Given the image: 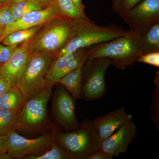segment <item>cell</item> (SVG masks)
<instances>
[{
  "mask_svg": "<svg viewBox=\"0 0 159 159\" xmlns=\"http://www.w3.org/2000/svg\"><path fill=\"white\" fill-rule=\"evenodd\" d=\"M74 20L59 16L43 26L30 40V51L56 55L70 38Z\"/></svg>",
  "mask_w": 159,
  "mask_h": 159,
  "instance_id": "obj_4",
  "label": "cell"
},
{
  "mask_svg": "<svg viewBox=\"0 0 159 159\" xmlns=\"http://www.w3.org/2000/svg\"><path fill=\"white\" fill-rule=\"evenodd\" d=\"M30 40L17 47L8 61L0 68V77L12 84H16L29 64L31 54L29 49Z\"/></svg>",
  "mask_w": 159,
  "mask_h": 159,
  "instance_id": "obj_14",
  "label": "cell"
},
{
  "mask_svg": "<svg viewBox=\"0 0 159 159\" xmlns=\"http://www.w3.org/2000/svg\"><path fill=\"white\" fill-rule=\"evenodd\" d=\"M120 17L130 29L141 34L159 22V0H142Z\"/></svg>",
  "mask_w": 159,
  "mask_h": 159,
  "instance_id": "obj_9",
  "label": "cell"
},
{
  "mask_svg": "<svg viewBox=\"0 0 159 159\" xmlns=\"http://www.w3.org/2000/svg\"><path fill=\"white\" fill-rule=\"evenodd\" d=\"M43 26L13 31L4 38L1 43L6 46L18 47L31 39Z\"/></svg>",
  "mask_w": 159,
  "mask_h": 159,
  "instance_id": "obj_19",
  "label": "cell"
},
{
  "mask_svg": "<svg viewBox=\"0 0 159 159\" xmlns=\"http://www.w3.org/2000/svg\"><path fill=\"white\" fill-rule=\"evenodd\" d=\"M53 2L61 16L73 20L87 17L77 9L72 0H53Z\"/></svg>",
  "mask_w": 159,
  "mask_h": 159,
  "instance_id": "obj_23",
  "label": "cell"
},
{
  "mask_svg": "<svg viewBox=\"0 0 159 159\" xmlns=\"http://www.w3.org/2000/svg\"><path fill=\"white\" fill-rule=\"evenodd\" d=\"M143 54L159 52V22L149 26L141 33Z\"/></svg>",
  "mask_w": 159,
  "mask_h": 159,
  "instance_id": "obj_18",
  "label": "cell"
},
{
  "mask_svg": "<svg viewBox=\"0 0 159 159\" xmlns=\"http://www.w3.org/2000/svg\"><path fill=\"white\" fill-rule=\"evenodd\" d=\"M111 65L112 62L108 58L87 59L82 67L81 98L90 101L104 96L107 91L106 73Z\"/></svg>",
  "mask_w": 159,
  "mask_h": 159,
  "instance_id": "obj_7",
  "label": "cell"
},
{
  "mask_svg": "<svg viewBox=\"0 0 159 159\" xmlns=\"http://www.w3.org/2000/svg\"><path fill=\"white\" fill-rule=\"evenodd\" d=\"M51 134L73 159H86L100 148V139L89 119L80 122L78 128L74 130L62 132L56 129Z\"/></svg>",
  "mask_w": 159,
  "mask_h": 159,
  "instance_id": "obj_3",
  "label": "cell"
},
{
  "mask_svg": "<svg viewBox=\"0 0 159 159\" xmlns=\"http://www.w3.org/2000/svg\"><path fill=\"white\" fill-rule=\"evenodd\" d=\"M20 112L0 107L1 135H5L11 131L16 130V122Z\"/></svg>",
  "mask_w": 159,
  "mask_h": 159,
  "instance_id": "obj_21",
  "label": "cell"
},
{
  "mask_svg": "<svg viewBox=\"0 0 159 159\" xmlns=\"http://www.w3.org/2000/svg\"><path fill=\"white\" fill-rule=\"evenodd\" d=\"M10 4L6 2L0 8V28L4 29L5 27L15 20L10 10Z\"/></svg>",
  "mask_w": 159,
  "mask_h": 159,
  "instance_id": "obj_26",
  "label": "cell"
},
{
  "mask_svg": "<svg viewBox=\"0 0 159 159\" xmlns=\"http://www.w3.org/2000/svg\"><path fill=\"white\" fill-rule=\"evenodd\" d=\"M83 66L66 74L57 83L63 86L75 99H80L82 96Z\"/></svg>",
  "mask_w": 159,
  "mask_h": 159,
  "instance_id": "obj_16",
  "label": "cell"
},
{
  "mask_svg": "<svg viewBox=\"0 0 159 159\" xmlns=\"http://www.w3.org/2000/svg\"><path fill=\"white\" fill-rule=\"evenodd\" d=\"M56 57V54L52 53H31L25 70L16 84L22 93L25 101L50 86L48 85L46 76Z\"/></svg>",
  "mask_w": 159,
  "mask_h": 159,
  "instance_id": "obj_5",
  "label": "cell"
},
{
  "mask_svg": "<svg viewBox=\"0 0 159 159\" xmlns=\"http://www.w3.org/2000/svg\"><path fill=\"white\" fill-rule=\"evenodd\" d=\"M89 51V48H84L55 57L46 76L48 85L54 86L66 74L83 65L88 59Z\"/></svg>",
  "mask_w": 159,
  "mask_h": 159,
  "instance_id": "obj_11",
  "label": "cell"
},
{
  "mask_svg": "<svg viewBox=\"0 0 159 159\" xmlns=\"http://www.w3.org/2000/svg\"><path fill=\"white\" fill-rule=\"evenodd\" d=\"M43 153L26 156L27 159H73L72 156L60 144L55 141L51 148Z\"/></svg>",
  "mask_w": 159,
  "mask_h": 159,
  "instance_id": "obj_20",
  "label": "cell"
},
{
  "mask_svg": "<svg viewBox=\"0 0 159 159\" xmlns=\"http://www.w3.org/2000/svg\"><path fill=\"white\" fill-rule=\"evenodd\" d=\"M36 0H27L10 4V10L15 20L34 10L43 9Z\"/></svg>",
  "mask_w": 159,
  "mask_h": 159,
  "instance_id": "obj_22",
  "label": "cell"
},
{
  "mask_svg": "<svg viewBox=\"0 0 159 159\" xmlns=\"http://www.w3.org/2000/svg\"><path fill=\"white\" fill-rule=\"evenodd\" d=\"M136 125L132 121L125 123L110 136L100 142L99 150L111 156L126 152L136 135Z\"/></svg>",
  "mask_w": 159,
  "mask_h": 159,
  "instance_id": "obj_13",
  "label": "cell"
},
{
  "mask_svg": "<svg viewBox=\"0 0 159 159\" xmlns=\"http://www.w3.org/2000/svg\"><path fill=\"white\" fill-rule=\"evenodd\" d=\"M132 116L125 112L124 107L98 117L93 121L100 142L105 140L125 123L132 121Z\"/></svg>",
  "mask_w": 159,
  "mask_h": 159,
  "instance_id": "obj_15",
  "label": "cell"
},
{
  "mask_svg": "<svg viewBox=\"0 0 159 159\" xmlns=\"http://www.w3.org/2000/svg\"><path fill=\"white\" fill-rule=\"evenodd\" d=\"M6 151L0 159L24 158L26 156L41 153L51 148L55 142L52 134H45L33 139L20 135L16 130L4 135Z\"/></svg>",
  "mask_w": 159,
  "mask_h": 159,
  "instance_id": "obj_6",
  "label": "cell"
},
{
  "mask_svg": "<svg viewBox=\"0 0 159 159\" xmlns=\"http://www.w3.org/2000/svg\"><path fill=\"white\" fill-rule=\"evenodd\" d=\"M4 4H4V3L2 2H1V0H0V8H1L2 6L3 5H4Z\"/></svg>",
  "mask_w": 159,
  "mask_h": 159,
  "instance_id": "obj_37",
  "label": "cell"
},
{
  "mask_svg": "<svg viewBox=\"0 0 159 159\" xmlns=\"http://www.w3.org/2000/svg\"><path fill=\"white\" fill-rule=\"evenodd\" d=\"M3 29H3V28H0V38L1 37V36H2V34Z\"/></svg>",
  "mask_w": 159,
  "mask_h": 159,
  "instance_id": "obj_35",
  "label": "cell"
},
{
  "mask_svg": "<svg viewBox=\"0 0 159 159\" xmlns=\"http://www.w3.org/2000/svg\"><path fill=\"white\" fill-rule=\"evenodd\" d=\"M113 157L99 150L88 157L86 159H112Z\"/></svg>",
  "mask_w": 159,
  "mask_h": 159,
  "instance_id": "obj_29",
  "label": "cell"
},
{
  "mask_svg": "<svg viewBox=\"0 0 159 159\" xmlns=\"http://www.w3.org/2000/svg\"><path fill=\"white\" fill-rule=\"evenodd\" d=\"M1 2H2L3 3H4V4H5V3L7 2V1H8V0H1Z\"/></svg>",
  "mask_w": 159,
  "mask_h": 159,
  "instance_id": "obj_36",
  "label": "cell"
},
{
  "mask_svg": "<svg viewBox=\"0 0 159 159\" xmlns=\"http://www.w3.org/2000/svg\"><path fill=\"white\" fill-rule=\"evenodd\" d=\"M137 62H142L153 66L159 67V52H151L142 54Z\"/></svg>",
  "mask_w": 159,
  "mask_h": 159,
  "instance_id": "obj_27",
  "label": "cell"
},
{
  "mask_svg": "<svg viewBox=\"0 0 159 159\" xmlns=\"http://www.w3.org/2000/svg\"><path fill=\"white\" fill-rule=\"evenodd\" d=\"M142 54V35L130 29L124 35L90 47L88 59L108 58L117 69L124 70L134 65Z\"/></svg>",
  "mask_w": 159,
  "mask_h": 159,
  "instance_id": "obj_1",
  "label": "cell"
},
{
  "mask_svg": "<svg viewBox=\"0 0 159 159\" xmlns=\"http://www.w3.org/2000/svg\"><path fill=\"white\" fill-rule=\"evenodd\" d=\"M25 102L24 95L16 84H12L0 96V107L20 111Z\"/></svg>",
  "mask_w": 159,
  "mask_h": 159,
  "instance_id": "obj_17",
  "label": "cell"
},
{
  "mask_svg": "<svg viewBox=\"0 0 159 159\" xmlns=\"http://www.w3.org/2000/svg\"><path fill=\"white\" fill-rule=\"evenodd\" d=\"M74 98L63 86L57 84L54 94V116L61 127L67 130L78 128Z\"/></svg>",
  "mask_w": 159,
  "mask_h": 159,
  "instance_id": "obj_10",
  "label": "cell"
},
{
  "mask_svg": "<svg viewBox=\"0 0 159 159\" xmlns=\"http://www.w3.org/2000/svg\"><path fill=\"white\" fill-rule=\"evenodd\" d=\"M59 16H61L54 2L43 9L29 12L4 28L0 43L13 31L44 25Z\"/></svg>",
  "mask_w": 159,
  "mask_h": 159,
  "instance_id": "obj_12",
  "label": "cell"
},
{
  "mask_svg": "<svg viewBox=\"0 0 159 159\" xmlns=\"http://www.w3.org/2000/svg\"><path fill=\"white\" fill-rule=\"evenodd\" d=\"M12 85L8 80L0 77V96L5 93Z\"/></svg>",
  "mask_w": 159,
  "mask_h": 159,
  "instance_id": "obj_30",
  "label": "cell"
},
{
  "mask_svg": "<svg viewBox=\"0 0 159 159\" xmlns=\"http://www.w3.org/2000/svg\"><path fill=\"white\" fill-rule=\"evenodd\" d=\"M17 47L5 45L0 43V68L8 61Z\"/></svg>",
  "mask_w": 159,
  "mask_h": 159,
  "instance_id": "obj_28",
  "label": "cell"
},
{
  "mask_svg": "<svg viewBox=\"0 0 159 159\" xmlns=\"http://www.w3.org/2000/svg\"><path fill=\"white\" fill-rule=\"evenodd\" d=\"M27 1V0H8L7 2L11 4L12 3L18 2H22V1Z\"/></svg>",
  "mask_w": 159,
  "mask_h": 159,
  "instance_id": "obj_34",
  "label": "cell"
},
{
  "mask_svg": "<svg viewBox=\"0 0 159 159\" xmlns=\"http://www.w3.org/2000/svg\"><path fill=\"white\" fill-rule=\"evenodd\" d=\"M74 5H75V7L77 8V9L82 14L85 15L84 13V5L83 4L82 0H72Z\"/></svg>",
  "mask_w": 159,
  "mask_h": 159,
  "instance_id": "obj_31",
  "label": "cell"
},
{
  "mask_svg": "<svg viewBox=\"0 0 159 159\" xmlns=\"http://www.w3.org/2000/svg\"><path fill=\"white\" fill-rule=\"evenodd\" d=\"M52 87H47L25 102L18 117L16 129L36 127L45 121Z\"/></svg>",
  "mask_w": 159,
  "mask_h": 159,
  "instance_id": "obj_8",
  "label": "cell"
},
{
  "mask_svg": "<svg viewBox=\"0 0 159 159\" xmlns=\"http://www.w3.org/2000/svg\"><path fill=\"white\" fill-rule=\"evenodd\" d=\"M155 88L152 94V103L151 107L152 118L157 129H159V71L154 80Z\"/></svg>",
  "mask_w": 159,
  "mask_h": 159,
  "instance_id": "obj_24",
  "label": "cell"
},
{
  "mask_svg": "<svg viewBox=\"0 0 159 159\" xmlns=\"http://www.w3.org/2000/svg\"><path fill=\"white\" fill-rule=\"evenodd\" d=\"M6 151L5 139L4 135H0V156L5 153Z\"/></svg>",
  "mask_w": 159,
  "mask_h": 159,
  "instance_id": "obj_32",
  "label": "cell"
},
{
  "mask_svg": "<svg viewBox=\"0 0 159 159\" xmlns=\"http://www.w3.org/2000/svg\"><path fill=\"white\" fill-rule=\"evenodd\" d=\"M39 3L43 6L45 8L47 6H50L53 2V0H36Z\"/></svg>",
  "mask_w": 159,
  "mask_h": 159,
  "instance_id": "obj_33",
  "label": "cell"
},
{
  "mask_svg": "<svg viewBox=\"0 0 159 159\" xmlns=\"http://www.w3.org/2000/svg\"><path fill=\"white\" fill-rule=\"evenodd\" d=\"M127 31L115 24L98 25L88 17L74 20L70 38L57 53L56 57L108 41L124 35Z\"/></svg>",
  "mask_w": 159,
  "mask_h": 159,
  "instance_id": "obj_2",
  "label": "cell"
},
{
  "mask_svg": "<svg viewBox=\"0 0 159 159\" xmlns=\"http://www.w3.org/2000/svg\"><path fill=\"white\" fill-rule=\"evenodd\" d=\"M142 0H111V7L119 16L125 14Z\"/></svg>",
  "mask_w": 159,
  "mask_h": 159,
  "instance_id": "obj_25",
  "label": "cell"
}]
</instances>
